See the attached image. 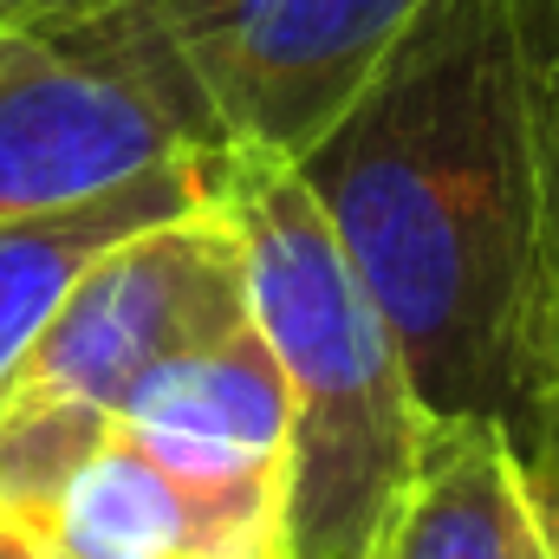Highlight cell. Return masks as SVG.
Instances as JSON below:
<instances>
[{
	"mask_svg": "<svg viewBox=\"0 0 559 559\" xmlns=\"http://www.w3.org/2000/svg\"><path fill=\"white\" fill-rule=\"evenodd\" d=\"M235 325H248L241 241L202 195L195 209L124 235L72 280L59 312L7 371L0 397L111 417L156 365Z\"/></svg>",
	"mask_w": 559,
	"mask_h": 559,
	"instance_id": "5",
	"label": "cell"
},
{
	"mask_svg": "<svg viewBox=\"0 0 559 559\" xmlns=\"http://www.w3.org/2000/svg\"><path fill=\"white\" fill-rule=\"evenodd\" d=\"M299 176L429 417L521 449L559 338V0H429Z\"/></svg>",
	"mask_w": 559,
	"mask_h": 559,
	"instance_id": "1",
	"label": "cell"
},
{
	"mask_svg": "<svg viewBox=\"0 0 559 559\" xmlns=\"http://www.w3.org/2000/svg\"><path fill=\"white\" fill-rule=\"evenodd\" d=\"M111 423L189 488L286 501V384L254 319L156 365Z\"/></svg>",
	"mask_w": 559,
	"mask_h": 559,
	"instance_id": "7",
	"label": "cell"
},
{
	"mask_svg": "<svg viewBox=\"0 0 559 559\" xmlns=\"http://www.w3.org/2000/svg\"><path fill=\"white\" fill-rule=\"evenodd\" d=\"M176 92L202 150L299 163L429 0H79Z\"/></svg>",
	"mask_w": 559,
	"mask_h": 559,
	"instance_id": "3",
	"label": "cell"
},
{
	"mask_svg": "<svg viewBox=\"0 0 559 559\" xmlns=\"http://www.w3.org/2000/svg\"><path fill=\"white\" fill-rule=\"evenodd\" d=\"M20 559H286L280 495H209L105 423L7 540Z\"/></svg>",
	"mask_w": 559,
	"mask_h": 559,
	"instance_id": "6",
	"label": "cell"
},
{
	"mask_svg": "<svg viewBox=\"0 0 559 559\" xmlns=\"http://www.w3.org/2000/svg\"><path fill=\"white\" fill-rule=\"evenodd\" d=\"M202 195H209V156H182V163H163L138 182L98 195V202L33 215V222H0V384L26 358L39 325L59 312L72 280L105 248H118L124 235H138L163 215L195 209Z\"/></svg>",
	"mask_w": 559,
	"mask_h": 559,
	"instance_id": "9",
	"label": "cell"
},
{
	"mask_svg": "<svg viewBox=\"0 0 559 559\" xmlns=\"http://www.w3.org/2000/svg\"><path fill=\"white\" fill-rule=\"evenodd\" d=\"M0 559H20V554H7V547H0Z\"/></svg>",
	"mask_w": 559,
	"mask_h": 559,
	"instance_id": "13",
	"label": "cell"
},
{
	"mask_svg": "<svg viewBox=\"0 0 559 559\" xmlns=\"http://www.w3.org/2000/svg\"><path fill=\"white\" fill-rule=\"evenodd\" d=\"M378 559H540L527 455L501 423L442 417Z\"/></svg>",
	"mask_w": 559,
	"mask_h": 559,
	"instance_id": "8",
	"label": "cell"
},
{
	"mask_svg": "<svg viewBox=\"0 0 559 559\" xmlns=\"http://www.w3.org/2000/svg\"><path fill=\"white\" fill-rule=\"evenodd\" d=\"M209 202L241 241L248 319L286 384V559H378L436 429L404 345L299 163L215 150Z\"/></svg>",
	"mask_w": 559,
	"mask_h": 559,
	"instance_id": "2",
	"label": "cell"
},
{
	"mask_svg": "<svg viewBox=\"0 0 559 559\" xmlns=\"http://www.w3.org/2000/svg\"><path fill=\"white\" fill-rule=\"evenodd\" d=\"M527 475H534V508H540V559H559V475L534 468V462H527Z\"/></svg>",
	"mask_w": 559,
	"mask_h": 559,
	"instance_id": "11",
	"label": "cell"
},
{
	"mask_svg": "<svg viewBox=\"0 0 559 559\" xmlns=\"http://www.w3.org/2000/svg\"><path fill=\"white\" fill-rule=\"evenodd\" d=\"M209 156L176 92L92 7L0 33V222L59 215Z\"/></svg>",
	"mask_w": 559,
	"mask_h": 559,
	"instance_id": "4",
	"label": "cell"
},
{
	"mask_svg": "<svg viewBox=\"0 0 559 559\" xmlns=\"http://www.w3.org/2000/svg\"><path fill=\"white\" fill-rule=\"evenodd\" d=\"M66 7H79V0H0V33H20V26L52 20V13H66Z\"/></svg>",
	"mask_w": 559,
	"mask_h": 559,
	"instance_id": "12",
	"label": "cell"
},
{
	"mask_svg": "<svg viewBox=\"0 0 559 559\" xmlns=\"http://www.w3.org/2000/svg\"><path fill=\"white\" fill-rule=\"evenodd\" d=\"M521 455L534 468L559 475V338H554V358H547V378H540V397H534V417H527V436H521Z\"/></svg>",
	"mask_w": 559,
	"mask_h": 559,
	"instance_id": "10",
	"label": "cell"
}]
</instances>
